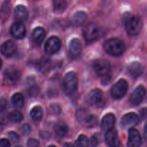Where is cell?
<instances>
[{
    "label": "cell",
    "mask_w": 147,
    "mask_h": 147,
    "mask_svg": "<svg viewBox=\"0 0 147 147\" xmlns=\"http://www.w3.org/2000/svg\"><path fill=\"white\" fill-rule=\"evenodd\" d=\"M17 45L12 40H7L4 42L0 47L1 53L7 57H10L17 51Z\"/></svg>",
    "instance_id": "cell-10"
},
{
    "label": "cell",
    "mask_w": 147,
    "mask_h": 147,
    "mask_svg": "<svg viewBox=\"0 0 147 147\" xmlns=\"http://www.w3.org/2000/svg\"><path fill=\"white\" fill-rule=\"evenodd\" d=\"M48 147H56V146H54V145H50V146H49Z\"/></svg>",
    "instance_id": "cell-41"
},
{
    "label": "cell",
    "mask_w": 147,
    "mask_h": 147,
    "mask_svg": "<svg viewBox=\"0 0 147 147\" xmlns=\"http://www.w3.org/2000/svg\"><path fill=\"white\" fill-rule=\"evenodd\" d=\"M53 4H54L55 9L57 11H63L67 7V1H65L57 0V1H53Z\"/></svg>",
    "instance_id": "cell-30"
},
{
    "label": "cell",
    "mask_w": 147,
    "mask_h": 147,
    "mask_svg": "<svg viewBox=\"0 0 147 147\" xmlns=\"http://www.w3.org/2000/svg\"><path fill=\"white\" fill-rule=\"evenodd\" d=\"M69 52L72 57H76L81 53V43L78 39L76 38L71 40L69 47Z\"/></svg>",
    "instance_id": "cell-18"
},
{
    "label": "cell",
    "mask_w": 147,
    "mask_h": 147,
    "mask_svg": "<svg viewBox=\"0 0 147 147\" xmlns=\"http://www.w3.org/2000/svg\"><path fill=\"white\" fill-rule=\"evenodd\" d=\"M1 66H2V61H1V60L0 59V69H1Z\"/></svg>",
    "instance_id": "cell-40"
},
{
    "label": "cell",
    "mask_w": 147,
    "mask_h": 147,
    "mask_svg": "<svg viewBox=\"0 0 147 147\" xmlns=\"http://www.w3.org/2000/svg\"><path fill=\"white\" fill-rule=\"evenodd\" d=\"M90 142H91V145L93 147H96L99 144V136L98 134H95L92 136L91 140H90Z\"/></svg>",
    "instance_id": "cell-32"
},
{
    "label": "cell",
    "mask_w": 147,
    "mask_h": 147,
    "mask_svg": "<svg viewBox=\"0 0 147 147\" xmlns=\"http://www.w3.org/2000/svg\"><path fill=\"white\" fill-rule=\"evenodd\" d=\"M142 139L139 132L136 129H131L129 132L128 146L140 147L142 146Z\"/></svg>",
    "instance_id": "cell-11"
},
{
    "label": "cell",
    "mask_w": 147,
    "mask_h": 147,
    "mask_svg": "<svg viewBox=\"0 0 147 147\" xmlns=\"http://www.w3.org/2000/svg\"><path fill=\"white\" fill-rule=\"evenodd\" d=\"M4 75H5L7 80L10 83H16L20 77V73L19 70L17 69L13 68V67L7 68L4 73Z\"/></svg>",
    "instance_id": "cell-19"
},
{
    "label": "cell",
    "mask_w": 147,
    "mask_h": 147,
    "mask_svg": "<svg viewBox=\"0 0 147 147\" xmlns=\"http://www.w3.org/2000/svg\"><path fill=\"white\" fill-rule=\"evenodd\" d=\"M78 86V78L74 72H69L63 79V90L67 95L74 93Z\"/></svg>",
    "instance_id": "cell-4"
},
{
    "label": "cell",
    "mask_w": 147,
    "mask_h": 147,
    "mask_svg": "<svg viewBox=\"0 0 147 147\" xmlns=\"http://www.w3.org/2000/svg\"><path fill=\"white\" fill-rule=\"evenodd\" d=\"M63 147H75L72 143H65L63 145Z\"/></svg>",
    "instance_id": "cell-39"
},
{
    "label": "cell",
    "mask_w": 147,
    "mask_h": 147,
    "mask_svg": "<svg viewBox=\"0 0 147 147\" xmlns=\"http://www.w3.org/2000/svg\"><path fill=\"white\" fill-rule=\"evenodd\" d=\"M76 147H88L89 142L87 136L83 134L80 135L76 142Z\"/></svg>",
    "instance_id": "cell-29"
},
{
    "label": "cell",
    "mask_w": 147,
    "mask_h": 147,
    "mask_svg": "<svg viewBox=\"0 0 147 147\" xmlns=\"http://www.w3.org/2000/svg\"><path fill=\"white\" fill-rule=\"evenodd\" d=\"M146 95V89L144 86H139L134 90L130 97V103L133 106H137L139 105L143 100L144 98Z\"/></svg>",
    "instance_id": "cell-9"
},
{
    "label": "cell",
    "mask_w": 147,
    "mask_h": 147,
    "mask_svg": "<svg viewBox=\"0 0 147 147\" xmlns=\"http://www.w3.org/2000/svg\"><path fill=\"white\" fill-rule=\"evenodd\" d=\"M20 130H21L22 133L23 134L27 135L30 133V131H31V128H30V126H29L28 124H24L23 125L22 127L21 128Z\"/></svg>",
    "instance_id": "cell-34"
},
{
    "label": "cell",
    "mask_w": 147,
    "mask_h": 147,
    "mask_svg": "<svg viewBox=\"0 0 147 147\" xmlns=\"http://www.w3.org/2000/svg\"><path fill=\"white\" fill-rule=\"evenodd\" d=\"M10 33L15 38H23L26 34L25 26L22 22L14 23L10 28Z\"/></svg>",
    "instance_id": "cell-13"
},
{
    "label": "cell",
    "mask_w": 147,
    "mask_h": 147,
    "mask_svg": "<svg viewBox=\"0 0 147 147\" xmlns=\"http://www.w3.org/2000/svg\"><path fill=\"white\" fill-rule=\"evenodd\" d=\"M102 99V91L100 89H93L88 94L86 100L90 105H96Z\"/></svg>",
    "instance_id": "cell-15"
},
{
    "label": "cell",
    "mask_w": 147,
    "mask_h": 147,
    "mask_svg": "<svg viewBox=\"0 0 147 147\" xmlns=\"http://www.w3.org/2000/svg\"><path fill=\"white\" fill-rule=\"evenodd\" d=\"M140 114L143 119H147V108H144L140 111Z\"/></svg>",
    "instance_id": "cell-37"
},
{
    "label": "cell",
    "mask_w": 147,
    "mask_h": 147,
    "mask_svg": "<svg viewBox=\"0 0 147 147\" xmlns=\"http://www.w3.org/2000/svg\"><path fill=\"white\" fill-rule=\"evenodd\" d=\"M24 97L21 93H15L11 98L12 105L16 108H22L24 106Z\"/></svg>",
    "instance_id": "cell-26"
},
{
    "label": "cell",
    "mask_w": 147,
    "mask_h": 147,
    "mask_svg": "<svg viewBox=\"0 0 147 147\" xmlns=\"http://www.w3.org/2000/svg\"><path fill=\"white\" fill-rule=\"evenodd\" d=\"M125 27L129 35L136 36L142 31L143 23L138 16H130L126 19Z\"/></svg>",
    "instance_id": "cell-2"
},
{
    "label": "cell",
    "mask_w": 147,
    "mask_h": 147,
    "mask_svg": "<svg viewBox=\"0 0 147 147\" xmlns=\"http://www.w3.org/2000/svg\"><path fill=\"white\" fill-rule=\"evenodd\" d=\"M27 147H40V142L34 139H30L27 142Z\"/></svg>",
    "instance_id": "cell-31"
},
{
    "label": "cell",
    "mask_w": 147,
    "mask_h": 147,
    "mask_svg": "<svg viewBox=\"0 0 147 147\" xmlns=\"http://www.w3.org/2000/svg\"><path fill=\"white\" fill-rule=\"evenodd\" d=\"M128 90V83L124 79L119 80L111 89V96L115 99H120L126 95Z\"/></svg>",
    "instance_id": "cell-6"
},
{
    "label": "cell",
    "mask_w": 147,
    "mask_h": 147,
    "mask_svg": "<svg viewBox=\"0 0 147 147\" xmlns=\"http://www.w3.org/2000/svg\"><path fill=\"white\" fill-rule=\"evenodd\" d=\"M9 119L14 123H20L22 121L23 115L18 111H13L9 113Z\"/></svg>",
    "instance_id": "cell-27"
},
{
    "label": "cell",
    "mask_w": 147,
    "mask_h": 147,
    "mask_svg": "<svg viewBox=\"0 0 147 147\" xmlns=\"http://www.w3.org/2000/svg\"><path fill=\"white\" fill-rule=\"evenodd\" d=\"M51 61L49 59H42L39 63V70H41L42 73H47L50 68Z\"/></svg>",
    "instance_id": "cell-28"
},
{
    "label": "cell",
    "mask_w": 147,
    "mask_h": 147,
    "mask_svg": "<svg viewBox=\"0 0 147 147\" xmlns=\"http://www.w3.org/2000/svg\"><path fill=\"white\" fill-rule=\"evenodd\" d=\"M45 37V30L42 27H37L32 32V38L34 42L37 44H41L42 42L44 40Z\"/></svg>",
    "instance_id": "cell-21"
},
{
    "label": "cell",
    "mask_w": 147,
    "mask_h": 147,
    "mask_svg": "<svg viewBox=\"0 0 147 147\" xmlns=\"http://www.w3.org/2000/svg\"><path fill=\"white\" fill-rule=\"evenodd\" d=\"M39 93L38 88L35 87V86H34L33 88H30V92H29L30 95V96H36V95H37V93Z\"/></svg>",
    "instance_id": "cell-36"
},
{
    "label": "cell",
    "mask_w": 147,
    "mask_h": 147,
    "mask_svg": "<svg viewBox=\"0 0 147 147\" xmlns=\"http://www.w3.org/2000/svg\"><path fill=\"white\" fill-rule=\"evenodd\" d=\"M8 135H9V137L10 138V139H11L13 142H18L19 139H20V137H19L18 134H16L15 132L14 131H10Z\"/></svg>",
    "instance_id": "cell-33"
},
{
    "label": "cell",
    "mask_w": 147,
    "mask_h": 147,
    "mask_svg": "<svg viewBox=\"0 0 147 147\" xmlns=\"http://www.w3.org/2000/svg\"><path fill=\"white\" fill-rule=\"evenodd\" d=\"M87 14L84 11H78L73 17V23L76 26H80L86 22Z\"/></svg>",
    "instance_id": "cell-23"
},
{
    "label": "cell",
    "mask_w": 147,
    "mask_h": 147,
    "mask_svg": "<svg viewBox=\"0 0 147 147\" xmlns=\"http://www.w3.org/2000/svg\"><path fill=\"white\" fill-rule=\"evenodd\" d=\"M144 136L146 140H147V123L144 126Z\"/></svg>",
    "instance_id": "cell-38"
},
{
    "label": "cell",
    "mask_w": 147,
    "mask_h": 147,
    "mask_svg": "<svg viewBox=\"0 0 147 147\" xmlns=\"http://www.w3.org/2000/svg\"><path fill=\"white\" fill-rule=\"evenodd\" d=\"M76 116L79 122L87 127H93L98 123L97 118L90 114L86 109H79L76 113Z\"/></svg>",
    "instance_id": "cell-3"
},
{
    "label": "cell",
    "mask_w": 147,
    "mask_h": 147,
    "mask_svg": "<svg viewBox=\"0 0 147 147\" xmlns=\"http://www.w3.org/2000/svg\"><path fill=\"white\" fill-rule=\"evenodd\" d=\"M61 47V42L57 37H51L47 40L45 46V50L47 54H54L60 50Z\"/></svg>",
    "instance_id": "cell-8"
},
{
    "label": "cell",
    "mask_w": 147,
    "mask_h": 147,
    "mask_svg": "<svg viewBox=\"0 0 147 147\" xmlns=\"http://www.w3.org/2000/svg\"><path fill=\"white\" fill-rule=\"evenodd\" d=\"M30 115H31L32 119L35 121H40L42 118L43 112L42 109L40 106H35L32 109L31 112H30Z\"/></svg>",
    "instance_id": "cell-25"
},
{
    "label": "cell",
    "mask_w": 147,
    "mask_h": 147,
    "mask_svg": "<svg viewBox=\"0 0 147 147\" xmlns=\"http://www.w3.org/2000/svg\"><path fill=\"white\" fill-rule=\"evenodd\" d=\"M15 16L18 20H24L28 16L27 8L23 5H18L15 9Z\"/></svg>",
    "instance_id": "cell-24"
},
{
    "label": "cell",
    "mask_w": 147,
    "mask_h": 147,
    "mask_svg": "<svg viewBox=\"0 0 147 147\" xmlns=\"http://www.w3.org/2000/svg\"><path fill=\"white\" fill-rule=\"evenodd\" d=\"M115 116L113 113H109L106 114L102 119L101 127L103 130L109 131L113 129V126L115 124Z\"/></svg>",
    "instance_id": "cell-17"
},
{
    "label": "cell",
    "mask_w": 147,
    "mask_h": 147,
    "mask_svg": "<svg viewBox=\"0 0 147 147\" xmlns=\"http://www.w3.org/2000/svg\"><path fill=\"white\" fill-rule=\"evenodd\" d=\"M101 29L97 23L90 22L83 30V34L87 41H94L100 35Z\"/></svg>",
    "instance_id": "cell-5"
},
{
    "label": "cell",
    "mask_w": 147,
    "mask_h": 147,
    "mask_svg": "<svg viewBox=\"0 0 147 147\" xmlns=\"http://www.w3.org/2000/svg\"><path fill=\"white\" fill-rule=\"evenodd\" d=\"M93 67L95 73L98 76H107L111 70L110 63L106 61V60H103V59L95 60Z\"/></svg>",
    "instance_id": "cell-7"
},
{
    "label": "cell",
    "mask_w": 147,
    "mask_h": 147,
    "mask_svg": "<svg viewBox=\"0 0 147 147\" xmlns=\"http://www.w3.org/2000/svg\"><path fill=\"white\" fill-rule=\"evenodd\" d=\"M0 147H10V143L9 140L6 139H0Z\"/></svg>",
    "instance_id": "cell-35"
},
{
    "label": "cell",
    "mask_w": 147,
    "mask_h": 147,
    "mask_svg": "<svg viewBox=\"0 0 147 147\" xmlns=\"http://www.w3.org/2000/svg\"><path fill=\"white\" fill-rule=\"evenodd\" d=\"M55 133L59 137H64L68 132V127L67 124L63 121H60L55 126Z\"/></svg>",
    "instance_id": "cell-22"
},
{
    "label": "cell",
    "mask_w": 147,
    "mask_h": 147,
    "mask_svg": "<svg viewBox=\"0 0 147 147\" xmlns=\"http://www.w3.org/2000/svg\"><path fill=\"white\" fill-rule=\"evenodd\" d=\"M16 147H20V146H16Z\"/></svg>",
    "instance_id": "cell-42"
},
{
    "label": "cell",
    "mask_w": 147,
    "mask_h": 147,
    "mask_svg": "<svg viewBox=\"0 0 147 147\" xmlns=\"http://www.w3.org/2000/svg\"><path fill=\"white\" fill-rule=\"evenodd\" d=\"M128 70L132 76L136 78L140 76L143 73L144 67L141 63H138V62H134L129 65Z\"/></svg>",
    "instance_id": "cell-20"
},
{
    "label": "cell",
    "mask_w": 147,
    "mask_h": 147,
    "mask_svg": "<svg viewBox=\"0 0 147 147\" xmlns=\"http://www.w3.org/2000/svg\"><path fill=\"white\" fill-rule=\"evenodd\" d=\"M106 141L108 145L111 147H119L120 145L118 133L114 129H111L108 131L106 134Z\"/></svg>",
    "instance_id": "cell-14"
},
{
    "label": "cell",
    "mask_w": 147,
    "mask_h": 147,
    "mask_svg": "<svg viewBox=\"0 0 147 147\" xmlns=\"http://www.w3.org/2000/svg\"><path fill=\"white\" fill-rule=\"evenodd\" d=\"M7 103L5 99L0 100V124L5 125L9 121V114L7 111Z\"/></svg>",
    "instance_id": "cell-16"
},
{
    "label": "cell",
    "mask_w": 147,
    "mask_h": 147,
    "mask_svg": "<svg viewBox=\"0 0 147 147\" xmlns=\"http://www.w3.org/2000/svg\"><path fill=\"white\" fill-rule=\"evenodd\" d=\"M139 121V117L136 113H129L122 117L121 124L123 128L131 127V126H134L137 125Z\"/></svg>",
    "instance_id": "cell-12"
},
{
    "label": "cell",
    "mask_w": 147,
    "mask_h": 147,
    "mask_svg": "<svg viewBox=\"0 0 147 147\" xmlns=\"http://www.w3.org/2000/svg\"><path fill=\"white\" fill-rule=\"evenodd\" d=\"M103 49L111 55L119 56L124 52L125 44L119 39L111 38L104 42Z\"/></svg>",
    "instance_id": "cell-1"
}]
</instances>
